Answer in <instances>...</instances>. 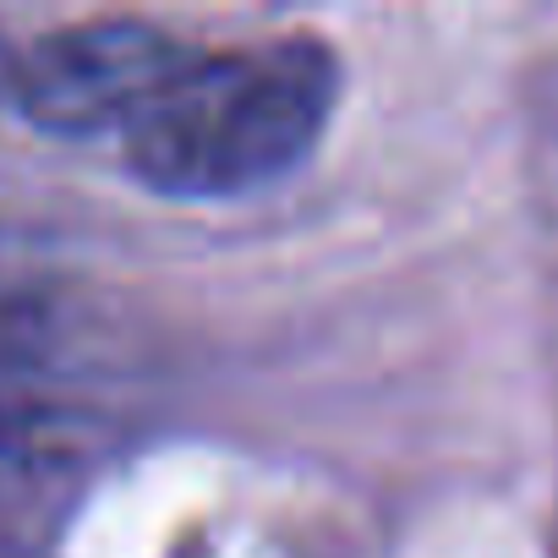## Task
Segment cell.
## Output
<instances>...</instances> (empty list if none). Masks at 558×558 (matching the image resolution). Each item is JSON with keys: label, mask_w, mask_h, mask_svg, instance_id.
Segmentation results:
<instances>
[{"label": "cell", "mask_w": 558, "mask_h": 558, "mask_svg": "<svg viewBox=\"0 0 558 558\" xmlns=\"http://www.w3.org/2000/svg\"><path fill=\"white\" fill-rule=\"evenodd\" d=\"M335 105L340 61L313 34L219 56L192 50L126 126V165L165 197H241L291 175L324 137Z\"/></svg>", "instance_id": "1"}, {"label": "cell", "mask_w": 558, "mask_h": 558, "mask_svg": "<svg viewBox=\"0 0 558 558\" xmlns=\"http://www.w3.org/2000/svg\"><path fill=\"white\" fill-rule=\"evenodd\" d=\"M186 56L192 50L181 39L143 17H94L34 39L7 66V88L39 132H126Z\"/></svg>", "instance_id": "2"}]
</instances>
